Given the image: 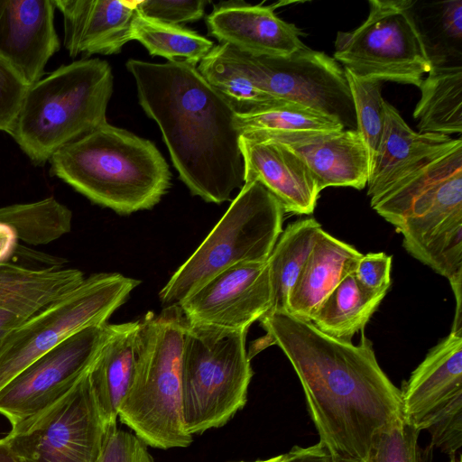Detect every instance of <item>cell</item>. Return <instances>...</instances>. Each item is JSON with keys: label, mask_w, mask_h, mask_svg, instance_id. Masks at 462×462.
<instances>
[{"label": "cell", "mask_w": 462, "mask_h": 462, "mask_svg": "<svg viewBox=\"0 0 462 462\" xmlns=\"http://www.w3.org/2000/svg\"><path fill=\"white\" fill-rule=\"evenodd\" d=\"M418 88L413 117L418 133L449 135L462 132V67L433 64Z\"/></svg>", "instance_id": "cb8c5ba5"}, {"label": "cell", "mask_w": 462, "mask_h": 462, "mask_svg": "<svg viewBox=\"0 0 462 462\" xmlns=\"http://www.w3.org/2000/svg\"><path fill=\"white\" fill-rule=\"evenodd\" d=\"M239 146L245 182L262 184L282 205L284 212L311 214L319 189L305 163L275 140L243 134Z\"/></svg>", "instance_id": "e0dca14e"}, {"label": "cell", "mask_w": 462, "mask_h": 462, "mask_svg": "<svg viewBox=\"0 0 462 462\" xmlns=\"http://www.w3.org/2000/svg\"><path fill=\"white\" fill-rule=\"evenodd\" d=\"M198 70L236 113L291 102L356 130L344 69L324 52L305 46L287 56L253 55L220 43L201 60Z\"/></svg>", "instance_id": "3957f363"}, {"label": "cell", "mask_w": 462, "mask_h": 462, "mask_svg": "<svg viewBox=\"0 0 462 462\" xmlns=\"http://www.w3.org/2000/svg\"><path fill=\"white\" fill-rule=\"evenodd\" d=\"M290 452L291 457L288 462H329L331 458L319 443L307 448L294 446Z\"/></svg>", "instance_id": "74e56055"}, {"label": "cell", "mask_w": 462, "mask_h": 462, "mask_svg": "<svg viewBox=\"0 0 462 462\" xmlns=\"http://www.w3.org/2000/svg\"><path fill=\"white\" fill-rule=\"evenodd\" d=\"M0 222L14 227L17 237L32 245H46L71 229L72 212L53 197L31 203L0 207Z\"/></svg>", "instance_id": "4316f807"}, {"label": "cell", "mask_w": 462, "mask_h": 462, "mask_svg": "<svg viewBox=\"0 0 462 462\" xmlns=\"http://www.w3.org/2000/svg\"><path fill=\"white\" fill-rule=\"evenodd\" d=\"M291 457V452L288 451L265 459H257L254 461H231V462H288Z\"/></svg>", "instance_id": "b9f144b4"}, {"label": "cell", "mask_w": 462, "mask_h": 462, "mask_svg": "<svg viewBox=\"0 0 462 462\" xmlns=\"http://www.w3.org/2000/svg\"><path fill=\"white\" fill-rule=\"evenodd\" d=\"M109 63L81 59L63 64L30 86L10 132L35 166L106 122L113 93Z\"/></svg>", "instance_id": "52a82bcc"}, {"label": "cell", "mask_w": 462, "mask_h": 462, "mask_svg": "<svg viewBox=\"0 0 462 462\" xmlns=\"http://www.w3.org/2000/svg\"><path fill=\"white\" fill-rule=\"evenodd\" d=\"M53 1L63 18V44L71 58L116 54L133 40L135 1Z\"/></svg>", "instance_id": "d6986e66"}, {"label": "cell", "mask_w": 462, "mask_h": 462, "mask_svg": "<svg viewBox=\"0 0 462 462\" xmlns=\"http://www.w3.org/2000/svg\"><path fill=\"white\" fill-rule=\"evenodd\" d=\"M30 85L0 60V131L10 134Z\"/></svg>", "instance_id": "e575fe53"}, {"label": "cell", "mask_w": 462, "mask_h": 462, "mask_svg": "<svg viewBox=\"0 0 462 462\" xmlns=\"http://www.w3.org/2000/svg\"><path fill=\"white\" fill-rule=\"evenodd\" d=\"M361 256L354 246L321 228L291 291L288 313L310 322L325 299L353 273Z\"/></svg>", "instance_id": "44dd1931"}, {"label": "cell", "mask_w": 462, "mask_h": 462, "mask_svg": "<svg viewBox=\"0 0 462 462\" xmlns=\"http://www.w3.org/2000/svg\"><path fill=\"white\" fill-rule=\"evenodd\" d=\"M125 66L181 181L207 202L229 200L245 180L236 112L226 97L187 62L131 59Z\"/></svg>", "instance_id": "7a4b0ae2"}, {"label": "cell", "mask_w": 462, "mask_h": 462, "mask_svg": "<svg viewBox=\"0 0 462 462\" xmlns=\"http://www.w3.org/2000/svg\"><path fill=\"white\" fill-rule=\"evenodd\" d=\"M207 3L204 0H146L135 1L134 7L145 18L182 26L202 18Z\"/></svg>", "instance_id": "d6a6232c"}, {"label": "cell", "mask_w": 462, "mask_h": 462, "mask_svg": "<svg viewBox=\"0 0 462 462\" xmlns=\"http://www.w3.org/2000/svg\"><path fill=\"white\" fill-rule=\"evenodd\" d=\"M49 162L52 176L118 214L152 208L171 187L154 143L108 123L61 147Z\"/></svg>", "instance_id": "5b68a950"}, {"label": "cell", "mask_w": 462, "mask_h": 462, "mask_svg": "<svg viewBox=\"0 0 462 462\" xmlns=\"http://www.w3.org/2000/svg\"><path fill=\"white\" fill-rule=\"evenodd\" d=\"M392 256L384 253L362 254L352 273L365 291L372 294H386L391 285Z\"/></svg>", "instance_id": "d590c367"}, {"label": "cell", "mask_w": 462, "mask_h": 462, "mask_svg": "<svg viewBox=\"0 0 462 462\" xmlns=\"http://www.w3.org/2000/svg\"><path fill=\"white\" fill-rule=\"evenodd\" d=\"M384 296L367 292L350 273L325 299L310 322L330 337L351 342L352 337L365 328Z\"/></svg>", "instance_id": "484cf974"}, {"label": "cell", "mask_w": 462, "mask_h": 462, "mask_svg": "<svg viewBox=\"0 0 462 462\" xmlns=\"http://www.w3.org/2000/svg\"><path fill=\"white\" fill-rule=\"evenodd\" d=\"M147 447L134 433L110 426L97 462H155Z\"/></svg>", "instance_id": "836d02e7"}, {"label": "cell", "mask_w": 462, "mask_h": 462, "mask_svg": "<svg viewBox=\"0 0 462 462\" xmlns=\"http://www.w3.org/2000/svg\"><path fill=\"white\" fill-rule=\"evenodd\" d=\"M53 0H0V60L30 85L60 48Z\"/></svg>", "instance_id": "2e32d148"}, {"label": "cell", "mask_w": 462, "mask_h": 462, "mask_svg": "<svg viewBox=\"0 0 462 462\" xmlns=\"http://www.w3.org/2000/svg\"><path fill=\"white\" fill-rule=\"evenodd\" d=\"M189 324L222 330H247L267 314L272 293L267 263L232 266L178 304Z\"/></svg>", "instance_id": "5bb4252c"}, {"label": "cell", "mask_w": 462, "mask_h": 462, "mask_svg": "<svg viewBox=\"0 0 462 462\" xmlns=\"http://www.w3.org/2000/svg\"><path fill=\"white\" fill-rule=\"evenodd\" d=\"M18 237L10 225L0 222V263H8L18 247Z\"/></svg>", "instance_id": "f35d334b"}, {"label": "cell", "mask_w": 462, "mask_h": 462, "mask_svg": "<svg viewBox=\"0 0 462 462\" xmlns=\"http://www.w3.org/2000/svg\"><path fill=\"white\" fill-rule=\"evenodd\" d=\"M448 462H462L461 460V456H453V457H449V460Z\"/></svg>", "instance_id": "ee69618b"}, {"label": "cell", "mask_w": 462, "mask_h": 462, "mask_svg": "<svg viewBox=\"0 0 462 462\" xmlns=\"http://www.w3.org/2000/svg\"><path fill=\"white\" fill-rule=\"evenodd\" d=\"M240 135L253 132L291 130H338L345 127L336 119L291 102L236 114Z\"/></svg>", "instance_id": "f1b7e54d"}, {"label": "cell", "mask_w": 462, "mask_h": 462, "mask_svg": "<svg viewBox=\"0 0 462 462\" xmlns=\"http://www.w3.org/2000/svg\"><path fill=\"white\" fill-rule=\"evenodd\" d=\"M0 462H17L3 439H0Z\"/></svg>", "instance_id": "60d3db41"}, {"label": "cell", "mask_w": 462, "mask_h": 462, "mask_svg": "<svg viewBox=\"0 0 462 462\" xmlns=\"http://www.w3.org/2000/svg\"><path fill=\"white\" fill-rule=\"evenodd\" d=\"M139 320L113 324L88 371L92 391L107 427L116 425L118 408L132 380Z\"/></svg>", "instance_id": "603a6c76"}, {"label": "cell", "mask_w": 462, "mask_h": 462, "mask_svg": "<svg viewBox=\"0 0 462 462\" xmlns=\"http://www.w3.org/2000/svg\"><path fill=\"white\" fill-rule=\"evenodd\" d=\"M442 25L444 32L453 39L462 38V1H448L441 3Z\"/></svg>", "instance_id": "8d00e7d4"}, {"label": "cell", "mask_w": 462, "mask_h": 462, "mask_svg": "<svg viewBox=\"0 0 462 462\" xmlns=\"http://www.w3.org/2000/svg\"><path fill=\"white\" fill-rule=\"evenodd\" d=\"M420 433L404 420L378 437L366 462H430L432 449L420 446Z\"/></svg>", "instance_id": "4dcf8cb0"}, {"label": "cell", "mask_w": 462, "mask_h": 462, "mask_svg": "<svg viewBox=\"0 0 462 462\" xmlns=\"http://www.w3.org/2000/svg\"><path fill=\"white\" fill-rule=\"evenodd\" d=\"M246 334L188 322L181 356V411L189 435L223 427L245 406L254 374Z\"/></svg>", "instance_id": "ba28073f"}, {"label": "cell", "mask_w": 462, "mask_h": 462, "mask_svg": "<svg viewBox=\"0 0 462 462\" xmlns=\"http://www.w3.org/2000/svg\"><path fill=\"white\" fill-rule=\"evenodd\" d=\"M282 143L310 171L321 191L328 187L362 189L369 176L368 152L356 130H291L253 132Z\"/></svg>", "instance_id": "9a60e30c"}, {"label": "cell", "mask_w": 462, "mask_h": 462, "mask_svg": "<svg viewBox=\"0 0 462 462\" xmlns=\"http://www.w3.org/2000/svg\"><path fill=\"white\" fill-rule=\"evenodd\" d=\"M411 0H370L364 23L337 32L334 60L357 77L419 86L432 68Z\"/></svg>", "instance_id": "30bf717a"}, {"label": "cell", "mask_w": 462, "mask_h": 462, "mask_svg": "<svg viewBox=\"0 0 462 462\" xmlns=\"http://www.w3.org/2000/svg\"><path fill=\"white\" fill-rule=\"evenodd\" d=\"M132 39L141 42L152 56L195 66L214 48L212 41L194 31L162 23L137 12L133 22Z\"/></svg>", "instance_id": "83f0119b"}, {"label": "cell", "mask_w": 462, "mask_h": 462, "mask_svg": "<svg viewBox=\"0 0 462 462\" xmlns=\"http://www.w3.org/2000/svg\"><path fill=\"white\" fill-rule=\"evenodd\" d=\"M329 462H364V461L331 457Z\"/></svg>", "instance_id": "7bdbcfd3"}, {"label": "cell", "mask_w": 462, "mask_h": 462, "mask_svg": "<svg viewBox=\"0 0 462 462\" xmlns=\"http://www.w3.org/2000/svg\"><path fill=\"white\" fill-rule=\"evenodd\" d=\"M111 330L107 323L85 328L31 363L0 390V413L13 427L61 398L89 371Z\"/></svg>", "instance_id": "4fadbf2b"}, {"label": "cell", "mask_w": 462, "mask_h": 462, "mask_svg": "<svg viewBox=\"0 0 462 462\" xmlns=\"http://www.w3.org/2000/svg\"><path fill=\"white\" fill-rule=\"evenodd\" d=\"M384 125L376 156L367 180V195L373 199L429 155L453 138L439 134L413 131L390 103L383 101Z\"/></svg>", "instance_id": "7402d4cb"}, {"label": "cell", "mask_w": 462, "mask_h": 462, "mask_svg": "<svg viewBox=\"0 0 462 462\" xmlns=\"http://www.w3.org/2000/svg\"><path fill=\"white\" fill-rule=\"evenodd\" d=\"M430 436L429 448H437L449 457L462 447V394H458L425 415L416 425Z\"/></svg>", "instance_id": "1f68e13d"}, {"label": "cell", "mask_w": 462, "mask_h": 462, "mask_svg": "<svg viewBox=\"0 0 462 462\" xmlns=\"http://www.w3.org/2000/svg\"><path fill=\"white\" fill-rule=\"evenodd\" d=\"M188 321L178 304L139 320L131 383L118 419L147 446L187 448L193 441L181 411V356Z\"/></svg>", "instance_id": "8992f818"}, {"label": "cell", "mask_w": 462, "mask_h": 462, "mask_svg": "<svg viewBox=\"0 0 462 462\" xmlns=\"http://www.w3.org/2000/svg\"><path fill=\"white\" fill-rule=\"evenodd\" d=\"M107 426L88 372L65 395L3 439L17 462H97Z\"/></svg>", "instance_id": "7c38bea8"}, {"label": "cell", "mask_w": 462, "mask_h": 462, "mask_svg": "<svg viewBox=\"0 0 462 462\" xmlns=\"http://www.w3.org/2000/svg\"><path fill=\"white\" fill-rule=\"evenodd\" d=\"M356 113V131L368 152L369 171L376 156L384 125L382 81L360 78L344 69Z\"/></svg>", "instance_id": "f546056e"}, {"label": "cell", "mask_w": 462, "mask_h": 462, "mask_svg": "<svg viewBox=\"0 0 462 462\" xmlns=\"http://www.w3.org/2000/svg\"><path fill=\"white\" fill-rule=\"evenodd\" d=\"M462 394V330H451L426 355L401 389L404 420L425 415Z\"/></svg>", "instance_id": "ffe728a7"}, {"label": "cell", "mask_w": 462, "mask_h": 462, "mask_svg": "<svg viewBox=\"0 0 462 462\" xmlns=\"http://www.w3.org/2000/svg\"><path fill=\"white\" fill-rule=\"evenodd\" d=\"M371 207L439 274L462 263V140L452 139L376 197Z\"/></svg>", "instance_id": "277c9868"}, {"label": "cell", "mask_w": 462, "mask_h": 462, "mask_svg": "<svg viewBox=\"0 0 462 462\" xmlns=\"http://www.w3.org/2000/svg\"><path fill=\"white\" fill-rule=\"evenodd\" d=\"M140 282L117 273H94L25 319L0 350V390L69 337L85 328L106 324Z\"/></svg>", "instance_id": "8fae6325"}, {"label": "cell", "mask_w": 462, "mask_h": 462, "mask_svg": "<svg viewBox=\"0 0 462 462\" xmlns=\"http://www.w3.org/2000/svg\"><path fill=\"white\" fill-rule=\"evenodd\" d=\"M278 5L226 2L214 7L206 23L221 44L253 55L287 56L306 45L298 28L275 14Z\"/></svg>", "instance_id": "ac0fdd59"}, {"label": "cell", "mask_w": 462, "mask_h": 462, "mask_svg": "<svg viewBox=\"0 0 462 462\" xmlns=\"http://www.w3.org/2000/svg\"><path fill=\"white\" fill-rule=\"evenodd\" d=\"M283 213L262 184L245 182L221 219L160 291L162 304H179L232 266L266 262L282 232Z\"/></svg>", "instance_id": "9c48e42d"}, {"label": "cell", "mask_w": 462, "mask_h": 462, "mask_svg": "<svg viewBox=\"0 0 462 462\" xmlns=\"http://www.w3.org/2000/svg\"><path fill=\"white\" fill-rule=\"evenodd\" d=\"M266 334L251 359L269 346L284 353L304 393L319 443L331 457L366 462L380 435L404 420L401 390L379 365L371 341L330 337L288 312L264 315Z\"/></svg>", "instance_id": "6da1fadb"}, {"label": "cell", "mask_w": 462, "mask_h": 462, "mask_svg": "<svg viewBox=\"0 0 462 462\" xmlns=\"http://www.w3.org/2000/svg\"><path fill=\"white\" fill-rule=\"evenodd\" d=\"M320 229L318 221L306 218L290 224L280 235L266 261L272 293V305L267 314L288 312L291 291Z\"/></svg>", "instance_id": "d4e9b609"}, {"label": "cell", "mask_w": 462, "mask_h": 462, "mask_svg": "<svg viewBox=\"0 0 462 462\" xmlns=\"http://www.w3.org/2000/svg\"><path fill=\"white\" fill-rule=\"evenodd\" d=\"M25 319L11 312L0 310V350L9 335Z\"/></svg>", "instance_id": "ab89813d"}]
</instances>
